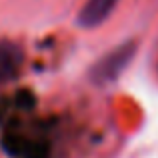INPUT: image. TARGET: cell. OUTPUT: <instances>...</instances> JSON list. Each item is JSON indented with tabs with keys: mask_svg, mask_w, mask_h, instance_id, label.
I'll return each mask as SVG.
<instances>
[{
	"mask_svg": "<svg viewBox=\"0 0 158 158\" xmlns=\"http://www.w3.org/2000/svg\"><path fill=\"white\" fill-rule=\"evenodd\" d=\"M134 54H136V42L134 40H128V42L118 44L114 50L104 54V56L90 68V80H92L94 84H98V86H106V84L116 82L118 76L132 62Z\"/></svg>",
	"mask_w": 158,
	"mask_h": 158,
	"instance_id": "6da1fadb",
	"label": "cell"
},
{
	"mask_svg": "<svg viewBox=\"0 0 158 158\" xmlns=\"http://www.w3.org/2000/svg\"><path fill=\"white\" fill-rule=\"evenodd\" d=\"M24 62V52L12 40H0V84L14 80Z\"/></svg>",
	"mask_w": 158,
	"mask_h": 158,
	"instance_id": "7a4b0ae2",
	"label": "cell"
},
{
	"mask_svg": "<svg viewBox=\"0 0 158 158\" xmlns=\"http://www.w3.org/2000/svg\"><path fill=\"white\" fill-rule=\"evenodd\" d=\"M120 0H86L78 14V26L82 28H96L114 12Z\"/></svg>",
	"mask_w": 158,
	"mask_h": 158,
	"instance_id": "3957f363",
	"label": "cell"
}]
</instances>
